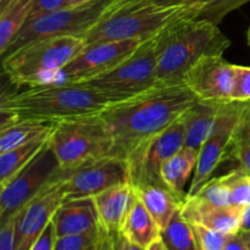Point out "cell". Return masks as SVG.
<instances>
[{
	"instance_id": "cell-1",
	"label": "cell",
	"mask_w": 250,
	"mask_h": 250,
	"mask_svg": "<svg viewBox=\"0 0 250 250\" xmlns=\"http://www.w3.org/2000/svg\"><path fill=\"white\" fill-rule=\"evenodd\" d=\"M198 100L185 83H177L160 84L115 104L102 114L114 138L111 155L127 161L138 146L167 128Z\"/></svg>"
},
{
	"instance_id": "cell-2",
	"label": "cell",
	"mask_w": 250,
	"mask_h": 250,
	"mask_svg": "<svg viewBox=\"0 0 250 250\" xmlns=\"http://www.w3.org/2000/svg\"><path fill=\"white\" fill-rule=\"evenodd\" d=\"M120 102L82 83L62 82L27 88L22 92L2 95L1 126L27 120L59 124L66 120L94 116Z\"/></svg>"
},
{
	"instance_id": "cell-3",
	"label": "cell",
	"mask_w": 250,
	"mask_h": 250,
	"mask_svg": "<svg viewBox=\"0 0 250 250\" xmlns=\"http://www.w3.org/2000/svg\"><path fill=\"white\" fill-rule=\"evenodd\" d=\"M200 7L195 0L175 6H159L146 0H111L103 19L82 38L87 44L124 39L146 42L167 27L197 19Z\"/></svg>"
},
{
	"instance_id": "cell-4",
	"label": "cell",
	"mask_w": 250,
	"mask_h": 250,
	"mask_svg": "<svg viewBox=\"0 0 250 250\" xmlns=\"http://www.w3.org/2000/svg\"><path fill=\"white\" fill-rule=\"evenodd\" d=\"M229 45L231 42L219 26L207 20H188L171 27L159 58L158 83H182L186 73L195 63L209 56L224 55Z\"/></svg>"
},
{
	"instance_id": "cell-5",
	"label": "cell",
	"mask_w": 250,
	"mask_h": 250,
	"mask_svg": "<svg viewBox=\"0 0 250 250\" xmlns=\"http://www.w3.org/2000/svg\"><path fill=\"white\" fill-rule=\"evenodd\" d=\"M87 45L78 36L42 39L2 56V72L17 87L36 88L62 83L66 66Z\"/></svg>"
},
{
	"instance_id": "cell-6",
	"label": "cell",
	"mask_w": 250,
	"mask_h": 250,
	"mask_svg": "<svg viewBox=\"0 0 250 250\" xmlns=\"http://www.w3.org/2000/svg\"><path fill=\"white\" fill-rule=\"evenodd\" d=\"M171 27L143 42L126 61L114 70L82 84L89 85L103 94L121 102L138 97L160 85L156 80V70L166 34Z\"/></svg>"
},
{
	"instance_id": "cell-7",
	"label": "cell",
	"mask_w": 250,
	"mask_h": 250,
	"mask_svg": "<svg viewBox=\"0 0 250 250\" xmlns=\"http://www.w3.org/2000/svg\"><path fill=\"white\" fill-rule=\"evenodd\" d=\"M49 146L63 170H73L95 159L111 155L114 138L100 115L56 124Z\"/></svg>"
},
{
	"instance_id": "cell-8",
	"label": "cell",
	"mask_w": 250,
	"mask_h": 250,
	"mask_svg": "<svg viewBox=\"0 0 250 250\" xmlns=\"http://www.w3.org/2000/svg\"><path fill=\"white\" fill-rule=\"evenodd\" d=\"M111 0H93L76 7H65L51 14L28 20L20 28L1 56L24 45L60 36L82 37L104 16Z\"/></svg>"
},
{
	"instance_id": "cell-9",
	"label": "cell",
	"mask_w": 250,
	"mask_h": 250,
	"mask_svg": "<svg viewBox=\"0 0 250 250\" xmlns=\"http://www.w3.org/2000/svg\"><path fill=\"white\" fill-rule=\"evenodd\" d=\"M58 159L46 146L4 186L0 193V225L19 214L32 199L53 183L66 177Z\"/></svg>"
},
{
	"instance_id": "cell-10",
	"label": "cell",
	"mask_w": 250,
	"mask_h": 250,
	"mask_svg": "<svg viewBox=\"0 0 250 250\" xmlns=\"http://www.w3.org/2000/svg\"><path fill=\"white\" fill-rule=\"evenodd\" d=\"M183 146L185 114L163 132L144 142L129 155L127 159L129 182L134 188L149 185L165 186L161 180V167Z\"/></svg>"
},
{
	"instance_id": "cell-11",
	"label": "cell",
	"mask_w": 250,
	"mask_h": 250,
	"mask_svg": "<svg viewBox=\"0 0 250 250\" xmlns=\"http://www.w3.org/2000/svg\"><path fill=\"white\" fill-rule=\"evenodd\" d=\"M249 102H229L221 105L216 124L211 134L199 149L197 166L187 197L197 194L203 186L211 178L217 167L231 158L234 132Z\"/></svg>"
},
{
	"instance_id": "cell-12",
	"label": "cell",
	"mask_w": 250,
	"mask_h": 250,
	"mask_svg": "<svg viewBox=\"0 0 250 250\" xmlns=\"http://www.w3.org/2000/svg\"><path fill=\"white\" fill-rule=\"evenodd\" d=\"M129 182V168L126 160L106 155L70 170L63 180V200L94 198L104 190Z\"/></svg>"
},
{
	"instance_id": "cell-13",
	"label": "cell",
	"mask_w": 250,
	"mask_h": 250,
	"mask_svg": "<svg viewBox=\"0 0 250 250\" xmlns=\"http://www.w3.org/2000/svg\"><path fill=\"white\" fill-rule=\"evenodd\" d=\"M142 43L139 39H124L87 44L65 67L62 82L84 83L99 77L126 61Z\"/></svg>"
},
{
	"instance_id": "cell-14",
	"label": "cell",
	"mask_w": 250,
	"mask_h": 250,
	"mask_svg": "<svg viewBox=\"0 0 250 250\" xmlns=\"http://www.w3.org/2000/svg\"><path fill=\"white\" fill-rule=\"evenodd\" d=\"M182 83L202 102L216 104L232 102L234 65L224 55L209 56L195 63L186 73Z\"/></svg>"
},
{
	"instance_id": "cell-15",
	"label": "cell",
	"mask_w": 250,
	"mask_h": 250,
	"mask_svg": "<svg viewBox=\"0 0 250 250\" xmlns=\"http://www.w3.org/2000/svg\"><path fill=\"white\" fill-rule=\"evenodd\" d=\"M65 178L49 186L17 214L16 250H31L45 231L63 202L62 183Z\"/></svg>"
},
{
	"instance_id": "cell-16",
	"label": "cell",
	"mask_w": 250,
	"mask_h": 250,
	"mask_svg": "<svg viewBox=\"0 0 250 250\" xmlns=\"http://www.w3.org/2000/svg\"><path fill=\"white\" fill-rule=\"evenodd\" d=\"M93 200L102 229L107 233L119 234L137 200V193L131 182H125L95 195Z\"/></svg>"
},
{
	"instance_id": "cell-17",
	"label": "cell",
	"mask_w": 250,
	"mask_h": 250,
	"mask_svg": "<svg viewBox=\"0 0 250 250\" xmlns=\"http://www.w3.org/2000/svg\"><path fill=\"white\" fill-rule=\"evenodd\" d=\"M181 212L192 225L204 226L225 234L238 233L241 231L242 208L232 205L216 207L192 197L186 198L181 207Z\"/></svg>"
},
{
	"instance_id": "cell-18",
	"label": "cell",
	"mask_w": 250,
	"mask_h": 250,
	"mask_svg": "<svg viewBox=\"0 0 250 250\" xmlns=\"http://www.w3.org/2000/svg\"><path fill=\"white\" fill-rule=\"evenodd\" d=\"M51 221L56 237L94 233L102 229L93 198L63 200Z\"/></svg>"
},
{
	"instance_id": "cell-19",
	"label": "cell",
	"mask_w": 250,
	"mask_h": 250,
	"mask_svg": "<svg viewBox=\"0 0 250 250\" xmlns=\"http://www.w3.org/2000/svg\"><path fill=\"white\" fill-rule=\"evenodd\" d=\"M221 105L198 100L185 112V146L200 149L214 129Z\"/></svg>"
},
{
	"instance_id": "cell-20",
	"label": "cell",
	"mask_w": 250,
	"mask_h": 250,
	"mask_svg": "<svg viewBox=\"0 0 250 250\" xmlns=\"http://www.w3.org/2000/svg\"><path fill=\"white\" fill-rule=\"evenodd\" d=\"M134 189L137 197L146 205L161 231L166 229L173 215L181 209L183 204V200L173 194L165 186L149 185Z\"/></svg>"
},
{
	"instance_id": "cell-21",
	"label": "cell",
	"mask_w": 250,
	"mask_h": 250,
	"mask_svg": "<svg viewBox=\"0 0 250 250\" xmlns=\"http://www.w3.org/2000/svg\"><path fill=\"white\" fill-rule=\"evenodd\" d=\"M198 155L199 149L185 146L161 167L160 175L163 183L183 202L187 197V193L185 192L186 183L195 170Z\"/></svg>"
},
{
	"instance_id": "cell-22",
	"label": "cell",
	"mask_w": 250,
	"mask_h": 250,
	"mask_svg": "<svg viewBox=\"0 0 250 250\" xmlns=\"http://www.w3.org/2000/svg\"><path fill=\"white\" fill-rule=\"evenodd\" d=\"M121 234H124L128 241L146 249L160 239V227L138 197L127 216Z\"/></svg>"
},
{
	"instance_id": "cell-23",
	"label": "cell",
	"mask_w": 250,
	"mask_h": 250,
	"mask_svg": "<svg viewBox=\"0 0 250 250\" xmlns=\"http://www.w3.org/2000/svg\"><path fill=\"white\" fill-rule=\"evenodd\" d=\"M55 126L56 124L54 122L34 121V120L11 122L1 126L0 153L28 144L42 137L49 136L54 131Z\"/></svg>"
},
{
	"instance_id": "cell-24",
	"label": "cell",
	"mask_w": 250,
	"mask_h": 250,
	"mask_svg": "<svg viewBox=\"0 0 250 250\" xmlns=\"http://www.w3.org/2000/svg\"><path fill=\"white\" fill-rule=\"evenodd\" d=\"M34 0H0V55L27 22Z\"/></svg>"
},
{
	"instance_id": "cell-25",
	"label": "cell",
	"mask_w": 250,
	"mask_h": 250,
	"mask_svg": "<svg viewBox=\"0 0 250 250\" xmlns=\"http://www.w3.org/2000/svg\"><path fill=\"white\" fill-rule=\"evenodd\" d=\"M51 133L28 144L0 153V187L15 177L22 168L26 167L41 151L48 146Z\"/></svg>"
},
{
	"instance_id": "cell-26",
	"label": "cell",
	"mask_w": 250,
	"mask_h": 250,
	"mask_svg": "<svg viewBox=\"0 0 250 250\" xmlns=\"http://www.w3.org/2000/svg\"><path fill=\"white\" fill-rule=\"evenodd\" d=\"M160 238L167 250H200L194 226L182 216L181 209L161 231Z\"/></svg>"
},
{
	"instance_id": "cell-27",
	"label": "cell",
	"mask_w": 250,
	"mask_h": 250,
	"mask_svg": "<svg viewBox=\"0 0 250 250\" xmlns=\"http://www.w3.org/2000/svg\"><path fill=\"white\" fill-rule=\"evenodd\" d=\"M231 158L238 163V167L250 175V102L234 132Z\"/></svg>"
},
{
	"instance_id": "cell-28",
	"label": "cell",
	"mask_w": 250,
	"mask_h": 250,
	"mask_svg": "<svg viewBox=\"0 0 250 250\" xmlns=\"http://www.w3.org/2000/svg\"><path fill=\"white\" fill-rule=\"evenodd\" d=\"M195 1L202 4L197 19L207 20L219 26L229 12L247 4L250 0H195Z\"/></svg>"
},
{
	"instance_id": "cell-29",
	"label": "cell",
	"mask_w": 250,
	"mask_h": 250,
	"mask_svg": "<svg viewBox=\"0 0 250 250\" xmlns=\"http://www.w3.org/2000/svg\"><path fill=\"white\" fill-rule=\"evenodd\" d=\"M229 187L231 205L244 208L250 204V175L241 168L231 171L224 175Z\"/></svg>"
},
{
	"instance_id": "cell-30",
	"label": "cell",
	"mask_w": 250,
	"mask_h": 250,
	"mask_svg": "<svg viewBox=\"0 0 250 250\" xmlns=\"http://www.w3.org/2000/svg\"><path fill=\"white\" fill-rule=\"evenodd\" d=\"M193 197L202 200V202L208 203V204L216 205V207H229V205H231L229 187L227 185L225 176L210 178L203 186L202 189Z\"/></svg>"
},
{
	"instance_id": "cell-31",
	"label": "cell",
	"mask_w": 250,
	"mask_h": 250,
	"mask_svg": "<svg viewBox=\"0 0 250 250\" xmlns=\"http://www.w3.org/2000/svg\"><path fill=\"white\" fill-rule=\"evenodd\" d=\"M102 232L56 237L54 250H99Z\"/></svg>"
},
{
	"instance_id": "cell-32",
	"label": "cell",
	"mask_w": 250,
	"mask_h": 250,
	"mask_svg": "<svg viewBox=\"0 0 250 250\" xmlns=\"http://www.w3.org/2000/svg\"><path fill=\"white\" fill-rule=\"evenodd\" d=\"M232 102H250V67L234 65Z\"/></svg>"
},
{
	"instance_id": "cell-33",
	"label": "cell",
	"mask_w": 250,
	"mask_h": 250,
	"mask_svg": "<svg viewBox=\"0 0 250 250\" xmlns=\"http://www.w3.org/2000/svg\"><path fill=\"white\" fill-rule=\"evenodd\" d=\"M199 242L200 250H225L229 234L207 229L204 226L193 225Z\"/></svg>"
},
{
	"instance_id": "cell-34",
	"label": "cell",
	"mask_w": 250,
	"mask_h": 250,
	"mask_svg": "<svg viewBox=\"0 0 250 250\" xmlns=\"http://www.w3.org/2000/svg\"><path fill=\"white\" fill-rule=\"evenodd\" d=\"M65 7H68L66 0H34L31 12H29L28 20L37 19V17L51 14V12L65 9Z\"/></svg>"
},
{
	"instance_id": "cell-35",
	"label": "cell",
	"mask_w": 250,
	"mask_h": 250,
	"mask_svg": "<svg viewBox=\"0 0 250 250\" xmlns=\"http://www.w3.org/2000/svg\"><path fill=\"white\" fill-rule=\"evenodd\" d=\"M17 215L0 225V250H16Z\"/></svg>"
},
{
	"instance_id": "cell-36",
	"label": "cell",
	"mask_w": 250,
	"mask_h": 250,
	"mask_svg": "<svg viewBox=\"0 0 250 250\" xmlns=\"http://www.w3.org/2000/svg\"><path fill=\"white\" fill-rule=\"evenodd\" d=\"M56 242V233L55 229H54L53 221L48 225V227L45 229V231L42 233V236L39 237L38 241L34 243V246L32 247L31 250H54Z\"/></svg>"
},
{
	"instance_id": "cell-37",
	"label": "cell",
	"mask_w": 250,
	"mask_h": 250,
	"mask_svg": "<svg viewBox=\"0 0 250 250\" xmlns=\"http://www.w3.org/2000/svg\"><path fill=\"white\" fill-rule=\"evenodd\" d=\"M225 250H249L247 247L246 242H244L243 237H242L241 232L233 234H229L226 241V246Z\"/></svg>"
},
{
	"instance_id": "cell-38",
	"label": "cell",
	"mask_w": 250,
	"mask_h": 250,
	"mask_svg": "<svg viewBox=\"0 0 250 250\" xmlns=\"http://www.w3.org/2000/svg\"><path fill=\"white\" fill-rule=\"evenodd\" d=\"M115 250H148L128 241L124 234H115Z\"/></svg>"
},
{
	"instance_id": "cell-39",
	"label": "cell",
	"mask_w": 250,
	"mask_h": 250,
	"mask_svg": "<svg viewBox=\"0 0 250 250\" xmlns=\"http://www.w3.org/2000/svg\"><path fill=\"white\" fill-rule=\"evenodd\" d=\"M99 250H115V234L107 233L103 229Z\"/></svg>"
},
{
	"instance_id": "cell-40",
	"label": "cell",
	"mask_w": 250,
	"mask_h": 250,
	"mask_svg": "<svg viewBox=\"0 0 250 250\" xmlns=\"http://www.w3.org/2000/svg\"><path fill=\"white\" fill-rule=\"evenodd\" d=\"M241 231L250 232V204L242 208Z\"/></svg>"
},
{
	"instance_id": "cell-41",
	"label": "cell",
	"mask_w": 250,
	"mask_h": 250,
	"mask_svg": "<svg viewBox=\"0 0 250 250\" xmlns=\"http://www.w3.org/2000/svg\"><path fill=\"white\" fill-rule=\"evenodd\" d=\"M146 1L154 5H159V6H175V5L185 4L189 0H146Z\"/></svg>"
},
{
	"instance_id": "cell-42",
	"label": "cell",
	"mask_w": 250,
	"mask_h": 250,
	"mask_svg": "<svg viewBox=\"0 0 250 250\" xmlns=\"http://www.w3.org/2000/svg\"><path fill=\"white\" fill-rule=\"evenodd\" d=\"M67 1L68 7H76V6H81V5L88 4V2L93 1V0H66Z\"/></svg>"
},
{
	"instance_id": "cell-43",
	"label": "cell",
	"mask_w": 250,
	"mask_h": 250,
	"mask_svg": "<svg viewBox=\"0 0 250 250\" xmlns=\"http://www.w3.org/2000/svg\"><path fill=\"white\" fill-rule=\"evenodd\" d=\"M148 250H167V249H166L165 244L163 243V241H161V238H160V239H158L156 242H154V243L149 247Z\"/></svg>"
},
{
	"instance_id": "cell-44",
	"label": "cell",
	"mask_w": 250,
	"mask_h": 250,
	"mask_svg": "<svg viewBox=\"0 0 250 250\" xmlns=\"http://www.w3.org/2000/svg\"><path fill=\"white\" fill-rule=\"evenodd\" d=\"M241 232L242 237H243L244 242H246L247 247H248V249L250 250V232H246V231H239Z\"/></svg>"
},
{
	"instance_id": "cell-45",
	"label": "cell",
	"mask_w": 250,
	"mask_h": 250,
	"mask_svg": "<svg viewBox=\"0 0 250 250\" xmlns=\"http://www.w3.org/2000/svg\"><path fill=\"white\" fill-rule=\"evenodd\" d=\"M247 42H248V44H249V46H250V27H249V29H248V33H247Z\"/></svg>"
}]
</instances>
